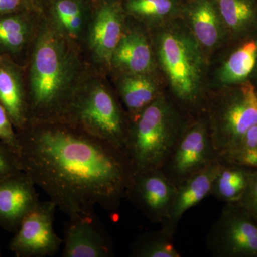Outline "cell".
Returning a JSON list of instances; mask_svg holds the SVG:
<instances>
[{
	"instance_id": "6da1fadb",
	"label": "cell",
	"mask_w": 257,
	"mask_h": 257,
	"mask_svg": "<svg viewBox=\"0 0 257 257\" xmlns=\"http://www.w3.org/2000/svg\"><path fill=\"white\" fill-rule=\"evenodd\" d=\"M16 132L22 170L69 218L119 209L135 174L124 152L64 119Z\"/></svg>"
},
{
	"instance_id": "7a4b0ae2",
	"label": "cell",
	"mask_w": 257,
	"mask_h": 257,
	"mask_svg": "<svg viewBox=\"0 0 257 257\" xmlns=\"http://www.w3.org/2000/svg\"><path fill=\"white\" fill-rule=\"evenodd\" d=\"M89 75L80 45L57 31L45 13L25 66L28 122L64 119Z\"/></svg>"
},
{
	"instance_id": "3957f363",
	"label": "cell",
	"mask_w": 257,
	"mask_h": 257,
	"mask_svg": "<svg viewBox=\"0 0 257 257\" xmlns=\"http://www.w3.org/2000/svg\"><path fill=\"white\" fill-rule=\"evenodd\" d=\"M187 124L162 96L132 119L125 152L135 173L162 170Z\"/></svg>"
},
{
	"instance_id": "277c9868",
	"label": "cell",
	"mask_w": 257,
	"mask_h": 257,
	"mask_svg": "<svg viewBox=\"0 0 257 257\" xmlns=\"http://www.w3.org/2000/svg\"><path fill=\"white\" fill-rule=\"evenodd\" d=\"M64 119L125 152L131 120L97 78L89 76Z\"/></svg>"
},
{
	"instance_id": "5b68a950",
	"label": "cell",
	"mask_w": 257,
	"mask_h": 257,
	"mask_svg": "<svg viewBox=\"0 0 257 257\" xmlns=\"http://www.w3.org/2000/svg\"><path fill=\"white\" fill-rule=\"evenodd\" d=\"M207 121L213 145L220 160L239 145L257 124V87L251 82L233 86L210 108Z\"/></svg>"
},
{
	"instance_id": "8992f818",
	"label": "cell",
	"mask_w": 257,
	"mask_h": 257,
	"mask_svg": "<svg viewBox=\"0 0 257 257\" xmlns=\"http://www.w3.org/2000/svg\"><path fill=\"white\" fill-rule=\"evenodd\" d=\"M159 56L172 91L181 103L196 107L201 100L202 59L194 42L175 32L161 37Z\"/></svg>"
},
{
	"instance_id": "52a82bcc",
	"label": "cell",
	"mask_w": 257,
	"mask_h": 257,
	"mask_svg": "<svg viewBox=\"0 0 257 257\" xmlns=\"http://www.w3.org/2000/svg\"><path fill=\"white\" fill-rule=\"evenodd\" d=\"M215 257H257V219L238 202L226 203L207 236Z\"/></svg>"
},
{
	"instance_id": "ba28073f",
	"label": "cell",
	"mask_w": 257,
	"mask_h": 257,
	"mask_svg": "<svg viewBox=\"0 0 257 257\" xmlns=\"http://www.w3.org/2000/svg\"><path fill=\"white\" fill-rule=\"evenodd\" d=\"M217 160L207 121L198 119L187 124L162 170L177 187Z\"/></svg>"
},
{
	"instance_id": "9c48e42d",
	"label": "cell",
	"mask_w": 257,
	"mask_h": 257,
	"mask_svg": "<svg viewBox=\"0 0 257 257\" xmlns=\"http://www.w3.org/2000/svg\"><path fill=\"white\" fill-rule=\"evenodd\" d=\"M57 206L52 201H40L24 217L10 243L18 257H47L58 252L63 239L54 229Z\"/></svg>"
},
{
	"instance_id": "30bf717a",
	"label": "cell",
	"mask_w": 257,
	"mask_h": 257,
	"mask_svg": "<svg viewBox=\"0 0 257 257\" xmlns=\"http://www.w3.org/2000/svg\"><path fill=\"white\" fill-rule=\"evenodd\" d=\"M122 10L116 0H92V12L84 42L96 65L110 68L122 37Z\"/></svg>"
},
{
	"instance_id": "8fae6325",
	"label": "cell",
	"mask_w": 257,
	"mask_h": 257,
	"mask_svg": "<svg viewBox=\"0 0 257 257\" xmlns=\"http://www.w3.org/2000/svg\"><path fill=\"white\" fill-rule=\"evenodd\" d=\"M177 189L162 170L145 171L134 174L126 197L150 222L162 224L170 214Z\"/></svg>"
},
{
	"instance_id": "7c38bea8",
	"label": "cell",
	"mask_w": 257,
	"mask_h": 257,
	"mask_svg": "<svg viewBox=\"0 0 257 257\" xmlns=\"http://www.w3.org/2000/svg\"><path fill=\"white\" fill-rule=\"evenodd\" d=\"M44 16L45 12L0 16V57L25 67Z\"/></svg>"
},
{
	"instance_id": "4fadbf2b",
	"label": "cell",
	"mask_w": 257,
	"mask_h": 257,
	"mask_svg": "<svg viewBox=\"0 0 257 257\" xmlns=\"http://www.w3.org/2000/svg\"><path fill=\"white\" fill-rule=\"evenodd\" d=\"M63 257H111L112 243L96 214L69 218L66 226Z\"/></svg>"
},
{
	"instance_id": "5bb4252c",
	"label": "cell",
	"mask_w": 257,
	"mask_h": 257,
	"mask_svg": "<svg viewBox=\"0 0 257 257\" xmlns=\"http://www.w3.org/2000/svg\"><path fill=\"white\" fill-rule=\"evenodd\" d=\"M35 186L23 171L0 179V227L16 232L24 217L40 202Z\"/></svg>"
},
{
	"instance_id": "9a60e30c",
	"label": "cell",
	"mask_w": 257,
	"mask_h": 257,
	"mask_svg": "<svg viewBox=\"0 0 257 257\" xmlns=\"http://www.w3.org/2000/svg\"><path fill=\"white\" fill-rule=\"evenodd\" d=\"M222 161L219 159L205 168L186 179L177 186V193L168 217L162 228L175 236L182 216L192 207H196L208 196H210L211 186Z\"/></svg>"
},
{
	"instance_id": "2e32d148",
	"label": "cell",
	"mask_w": 257,
	"mask_h": 257,
	"mask_svg": "<svg viewBox=\"0 0 257 257\" xmlns=\"http://www.w3.org/2000/svg\"><path fill=\"white\" fill-rule=\"evenodd\" d=\"M0 103L16 131L25 127L29 121L25 67L8 57H0Z\"/></svg>"
},
{
	"instance_id": "e0dca14e",
	"label": "cell",
	"mask_w": 257,
	"mask_h": 257,
	"mask_svg": "<svg viewBox=\"0 0 257 257\" xmlns=\"http://www.w3.org/2000/svg\"><path fill=\"white\" fill-rule=\"evenodd\" d=\"M92 12V0H47L45 13L56 30L71 41L84 42Z\"/></svg>"
},
{
	"instance_id": "ac0fdd59",
	"label": "cell",
	"mask_w": 257,
	"mask_h": 257,
	"mask_svg": "<svg viewBox=\"0 0 257 257\" xmlns=\"http://www.w3.org/2000/svg\"><path fill=\"white\" fill-rule=\"evenodd\" d=\"M219 71L221 84L228 87L251 82L257 87V32L243 37Z\"/></svg>"
},
{
	"instance_id": "d6986e66",
	"label": "cell",
	"mask_w": 257,
	"mask_h": 257,
	"mask_svg": "<svg viewBox=\"0 0 257 257\" xmlns=\"http://www.w3.org/2000/svg\"><path fill=\"white\" fill-rule=\"evenodd\" d=\"M152 52L147 39L138 32L123 34L115 49L111 67L126 74H145L152 65Z\"/></svg>"
},
{
	"instance_id": "ffe728a7",
	"label": "cell",
	"mask_w": 257,
	"mask_h": 257,
	"mask_svg": "<svg viewBox=\"0 0 257 257\" xmlns=\"http://www.w3.org/2000/svg\"><path fill=\"white\" fill-rule=\"evenodd\" d=\"M254 169L222 161L210 195L225 204L239 202Z\"/></svg>"
},
{
	"instance_id": "44dd1931",
	"label": "cell",
	"mask_w": 257,
	"mask_h": 257,
	"mask_svg": "<svg viewBox=\"0 0 257 257\" xmlns=\"http://www.w3.org/2000/svg\"><path fill=\"white\" fill-rule=\"evenodd\" d=\"M226 28L236 37L257 32V0H216Z\"/></svg>"
},
{
	"instance_id": "7402d4cb",
	"label": "cell",
	"mask_w": 257,
	"mask_h": 257,
	"mask_svg": "<svg viewBox=\"0 0 257 257\" xmlns=\"http://www.w3.org/2000/svg\"><path fill=\"white\" fill-rule=\"evenodd\" d=\"M118 91L130 120L160 97L156 85L145 74H126L118 85Z\"/></svg>"
},
{
	"instance_id": "603a6c76",
	"label": "cell",
	"mask_w": 257,
	"mask_h": 257,
	"mask_svg": "<svg viewBox=\"0 0 257 257\" xmlns=\"http://www.w3.org/2000/svg\"><path fill=\"white\" fill-rule=\"evenodd\" d=\"M195 36L204 46L212 47L220 37V21L217 8L211 0H197L189 10Z\"/></svg>"
},
{
	"instance_id": "cb8c5ba5",
	"label": "cell",
	"mask_w": 257,
	"mask_h": 257,
	"mask_svg": "<svg viewBox=\"0 0 257 257\" xmlns=\"http://www.w3.org/2000/svg\"><path fill=\"white\" fill-rule=\"evenodd\" d=\"M172 234L161 228L157 231H147L138 236L131 246L134 257H181L173 243Z\"/></svg>"
},
{
	"instance_id": "d4e9b609",
	"label": "cell",
	"mask_w": 257,
	"mask_h": 257,
	"mask_svg": "<svg viewBox=\"0 0 257 257\" xmlns=\"http://www.w3.org/2000/svg\"><path fill=\"white\" fill-rule=\"evenodd\" d=\"M221 160L257 168V124L244 134L234 151Z\"/></svg>"
},
{
	"instance_id": "484cf974",
	"label": "cell",
	"mask_w": 257,
	"mask_h": 257,
	"mask_svg": "<svg viewBox=\"0 0 257 257\" xmlns=\"http://www.w3.org/2000/svg\"><path fill=\"white\" fill-rule=\"evenodd\" d=\"M125 9L142 18H160L170 14L175 8L174 0H126Z\"/></svg>"
},
{
	"instance_id": "4316f807",
	"label": "cell",
	"mask_w": 257,
	"mask_h": 257,
	"mask_svg": "<svg viewBox=\"0 0 257 257\" xmlns=\"http://www.w3.org/2000/svg\"><path fill=\"white\" fill-rule=\"evenodd\" d=\"M22 171L18 153L8 144L0 140V179Z\"/></svg>"
},
{
	"instance_id": "83f0119b",
	"label": "cell",
	"mask_w": 257,
	"mask_h": 257,
	"mask_svg": "<svg viewBox=\"0 0 257 257\" xmlns=\"http://www.w3.org/2000/svg\"><path fill=\"white\" fill-rule=\"evenodd\" d=\"M45 7L41 0H0V16L27 12L44 13Z\"/></svg>"
},
{
	"instance_id": "f1b7e54d",
	"label": "cell",
	"mask_w": 257,
	"mask_h": 257,
	"mask_svg": "<svg viewBox=\"0 0 257 257\" xmlns=\"http://www.w3.org/2000/svg\"><path fill=\"white\" fill-rule=\"evenodd\" d=\"M0 140L8 144L12 148L14 149L18 155L19 144L16 130L6 109L1 103H0Z\"/></svg>"
},
{
	"instance_id": "f546056e",
	"label": "cell",
	"mask_w": 257,
	"mask_h": 257,
	"mask_svg": "<svg viewBox=\"0 0 257 257\" xmlns=\"http://www.w3.org/2000/svg\"><path fill=\"white\" fill-rule=\"evenodd\" d=\"M238 203L257 219V168L253 170L247 186Z\"/></svg>"
},
{
	"instance_id": "4dcf8cb0",
	"label": "cell",
	"mask_w": 257,
	"mask_h": 257,
	"mask_svg": "<svg viewBox=\"0 0 257 257\" xmlns=\"http://www.w3.org/2000/svg\"><path fill=\"white\" fill-rule=\"evenodd\" d=\"M41 1L43 2V3H45H45H46L47 0H41Z\"/></svg>"
},
{
	"instance_id": "1f68e13d",
	"label": "cell",
	"mask_w": 257,
	"mask_h": 257,
	"mask_svg": "<svg viewBox=\"0 0 257 257\" xmlns=\"http://www.w3.org/2000/svg\"><path fill=\"white\" fill-rule=\"evenodd\" d=\"M0 255H1V248H0Z\"/></svg>"
}]
</instances>
